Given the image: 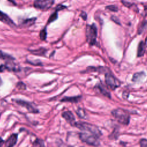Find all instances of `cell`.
<instances>
[{"label":"cell","instance_id":"1","mask_svg":"<svg viewBox=\"0 0 147 147\" xmlns=\"http://www.w3.org/2000/svg\"><path fill=\"white\" fill-rule=\"evenodd\" d=\"M74 125L82 130L90 131L91 133L96 137H99L102 134L101 131L98 127L92 124L84 122H77L75 123Z\"/></svg>","mask_w":147,"mask_h":147},{"label":"cell","instance_id":"2","mask_svg":"<svg viewBox=\"0 0 147 147\" xmlns=\"http://www.w3.org/2000/svg\"><path fill=\"white\" fill-rule=\"evenodd\" d=\"M113 116L121 124L127 125L130 121V115L126 111L122 109H116L111 111Z\"/></svg>","mask_w":147,"mask_h":147},{"label":"cell","instance_id":"3","mask_svg":"<svg viewBox=\"0 0 147 147\" xmlns=\"http://www.w3.org/2000/svg\"><path fill=\"white\" fill-rule=\"evenodd\" d=\"M86 36L87 40L90 45L95 44L97 37V28L94 24L87 26Z\"/></svg>","mask_w":147,"mask_h":147},{"label":"cell","instance_id":"4","mask_svg":"<svg viewBox=\"0 0 147 147\" xmlns=\"http://www.w3.org/2000/svg\"><path fill=\"white\" fill-rule=\"evenodd\" d=\"M79 138L83 142L90 145L97 146L100 144L98 137L94 135H91L85 133H79Z\"/></svg>","mask_w":147,"mask_h":147},{"label":"cell","instance_id":"5","mask_svg":"<svg viewBox=\"0 0 147 147\" xmlns=\"http://www.w3.org/2000/svg\"><path fill=\"white\" fill-rule=\"evenodd\" d=\"M105 82L112 90H115L120 86L119 81L110 73H106L105 74Z\"/></svg>","mask_w":147,"mask_h":147},{"label":"cell","instance_id":"6","mask_svg":"<svg viewBox=\"0 0 147 147\" xmlns=\"http://www.w3.org/2000/svg\"><path fill=\"white\" fill-rule=\"evenodd\" d=\"M54 3L52 0H37L33 3V6L35 8L42 10H46L49 9Z\"/></svg>","mask_w":147,"mask_h":147},{"label":"cell","instance_id":"7","mask_svg":"<svg viewBox=\"0 0 147 147\" xmlns=\"http://www.w3.org/2000/svg\"><path fill=\"white\" fill-rule=\"evenodd\" d=\"M14 102H16L17 104L20 105V106L24 107L25 108H26L29 112L30 113H38V109H37L35 107H34L32 105V103L29 102H26L25 100H21V99H14Z\"/></svg>","mask_w":147,"mask_h":147},{"label":"cell","instance_id":"8","mask_svg":"<svg viewBox=\"0 0 147 147\" xmlns=\"http://www.w3.org/2000/svg\"><path fill=\"white\" fill-rule=\"evenodd\" d=\"M0 21L7 24L13 28L16 26V24L12 21V20L5 13L0 10Z\"/></svg>","mask_w":147,"mask_h":147},{"label":"cell","instance_id":"9","mask_svg":"<svg viewBox=\"0 0 147 147\" xmlns=\"http://www.w3.org/2000/svg\"><path fill=\"white\" fill-rule=\"evenodd\" d=\"M62 117L70 124L74 125L75 124V117L70 111H64L62 113Z\"/></svg>","mask_w":147,"mask_h":147},{"label":"cell","instance_id":"10","mask_svg":"<svg viewBox=\"0 0 147 147\" xmlns=\"http://www.w3.org/2000/svg\"><path fill=\"white\" fill-rule=\"evenodd\" d=\"M17 140V134H11L6 140L5 145L6 147H13L16 144Z\"/></svg>","mask_w":147,"mask_h":147},{"label":"cell","instance_id":"11","mask_svg":"<svg viewBox=\"0 0 147 147\" xmlns=\"http://www.w3.org/2000/svg\"><path fill=\"white\" fill-rule=\"evenodd\" d=\"M81 96H65L64 97L61 101V102H72V103H77L79 102L81 99Z\"/></svg>","mask_w":147,"mask_h":147},{"label":"cell","instance_id":"12","mask_svg":"<svg viewBox=\"0 0 147 147\" xmlns=\"http://www.w3.org/2000/svg\"><path fill=\"white\" fill-rule=\"evenodd\" d=\"M36 20V18H35V17L29 18V19H26L21 22V24L20 25V26H21V27L30 26L31 25H32L34 24Z\"/></svg>","mask_w":147,"mask_h":147},{"label":"cell","instance_id":"13","mask_svg":"<svg viewBox=\"0 0 147 147\" xmlns=\"http://www.w3.org/2000/svg\"><path fill=\"white\" fill-rule=\"evenodd\" d=\"M145 52V45L144 41H141L138 47V51H137V56L141 57L142 56Z\"/></svg>","mask_w":147,"mask_h":147},{"label":"cell","instance_id":"14","mask_svg":"<svg viewBox=\"0 0 147 147\" xmlns=\"http://www.w3.org/2000/svg\"><path fill=\"white\" fill-rule=\"evenodd\" d=\"M145 74L144 72H137L134 74L132 80L134 82H138L141 81L145 78Z\"/></svg>","mask_w":147,"mask_h":147},{"label":"cell","instance_id":"15","mask_svg":"<svg viewBox=\"0 0 147 147\" xmlns=\"http://www.w3.org/2000/svg\"><path fill=\"white\" fill-rule=\"evenodd\" d=\"M0 59L3 60H6L8 62H10L14 60V58L13 56L2 52V51H0Z\"/></svg>","mask_w":147,"mask_h":147},{"label":"cell","instance_id":"16","mask_svg":"<svg viewBox=\"0 0 147 147\" xmlns=\"http://www.w3.org/2000/svg\"><path fill=\"white\" fill-rule=\"evenodd\" d=\"M30 52L35 55H37V56H44L45 55L46 52H47V49L44 48H40L37 49H35V50H31L30 51Z\"/></svg>","mask_w":147,"mask_h":147},{"label":"cell","instance_id":"17","mask_svg":"<svg viewBox=\"0 0 147 147\" xmlns=\"http://www.w3.org/2000/svg\"><path fill=\"white\" fill-rule=\"evenodd\" d=\"M146 27H147V21L144 20L140 25V26L138 29V33L141 34L146 29Z\"/></svg>","mask_w":147,"mask_h":147},{"label":"cell","instance_id":"18","mask_svg":"<svg viewBox=\"0 0 147 147\" xmlns=\"http://www.w3.org/2000/svg\"><path fill=\"white\" fill-rule=\"evenodd\" d=\"M97 88H98V89L99 90V92H100L101 94H102L104 96H107V97H109V98H110V96H111L110 94L103 86H100V85L99 84Z\"/></svg>","mask_w":147,"mask_h":147},{"label":"cell","instance_id":"19","mask_svg":"<svg viewBox=\"0 0 147 147\" xmlns=\"http://www.w3.org/2000/svg\"><path fill=\"white\" fill-rule=\"evenodd\" d=\"M76 113L77 114V115L82 118H85L86 117V111L84 109H82V108H78L76 110Z\"/></svg>","mask_w":147,"mask_h":147},{"label":"cell","instance_id":"20","mask_svg":"<svg viewBox=\"0 0 147 147\" xmlns=\"http://www.w3.org/2000/svg\"><path fill=\"white\" fill-rule=\"evenodd\" d=\"M58 17V14H57V11H55L54 13H53L51 16L50 17H49V19L48 20V23L49 24L52 22H53L54 21L56 20L57 18Z\"/></svg>","mask_w":147,"mask_h":147},{"label":"cell","instance_id":"21","mask_svg":"<svg viewBox=\"0 0 147 147\" xmlns=\"http://www.w3.org/2000/svg\"><path fill=\"white\" fill-rule=\"evenodd\" d=\"M47 29H46V28H45L40 31V39L41 40H45L46 38H47Z\"/></svg>","mask_w":147,"mask_h":147},{"label":"cell","instance_id":"22","mask_svg":"<svg viewBox=\"0 0 147 147\" xmlns=\"http://www.w3.org/2000/svg\"><path fill=\"white\" fill-rule=\"evenodd\" d=\"M34 145L36 146L37 147H44V141L42 140L37 139L34 142Z\"/></svg>","mask_w":147,"mask_h":147},{"label":"cell","instance_id":"23","mask_svg":"<svg viewBox=\"0 0 147 147\" xmlns=\"http://www.w3.org/2000/svg\"><path fill=\"white\" fill-rule=\"evenodd\" d=\"M106 9H107L108 10L112 11H118V7L114 5H109L106 7Z\"/></svg>","mask_w":147,"mask_h":147},{"label":"cell","instance_id":"24","mask_svg":"<svg viewBox=\"0 0 147 147\" xmlns=\"http://www.w3.org/2000/svg\"><path fill=\"white\" fill-rule=\"evenodd\" d=\"M16 86L20 90H25L26 88L25 84H24L23 82H18Z\"/></svg>","mask_w":147,"mask_h":147},{"label":"cell","instance_id":"25","mask_svg":"<svg viewBox=\"0 0 147 147\" xmlns=\"http://www.w3.org/2000/svg\"><path fill=\"white\" fill-rule=\"evenodd\" d=\"M141 147H147V140L141 139L140 141Z\"/></svg>","mask_w":147,"mask_h":147},{"label":"cell","instance_id":"26","mask_svg":"<svg viewBox=\"0 0 147 147\" xmlns=\"http://www.w3.org/2000/svg\"><path fill=\"white\" fill-rule=\"evenodd\" d=\"M66 7H67V6H64V5H61V4H59V5H58L56 7V8H55V11H59V10H63L64 9H65V8H66Z\"/></svg>","mask_w":147,"mask_h":147},{"label":"cell","instance_id":"27","mask_svg":"<svg viewBox=\"0 0 147 147\" xmlns=\"http://www.w3.org/2000/svg\"><path fill=\"white\" fill-rule=\"evenodd\" d=\"M111 20H113V21L114 22H115L116 24H119V25L121 24L119 19H118L117 17H115V16H111Z\"/></svg>","mask_w":147,"mask_h":147},{"label":"cell","instance_id":"28","mask_svg":"<svg viewBox=\"0 0 147 147\" xmlns=\"http://www.w3.org/2000/svg\"><path fill=\"white\" fill-rule=\"evenodd\" d=\"M6 69H7V67L5 64H2L0 65V72H2Z\"/></svg>","mask_w":147,"mask_h":147},{"label":"cell","instance_id":"29","mask_svg":"<svg viewBox=\"0 0 147 147\" xmlns=\"http://www.w3.org/2000/svg\"><path fill=\"white\" fill-rule=\"evenodd\" d=\"M80 17L84 20H86L87 19V14L84 12V11H82L80 14Z\"/></svg>","mask_w":147,"mask_h":147},{"label":"cell","instance_id":"30","mask_svg":"<svg viewBox=\"0 0 147 147\" xmlns=\"http://www.w3.org/2000/svg\"><path fill=\"white\" fill-rule=\"evenodd\" d=\"M121 2L123 3V5L127 7H130L132 4L131 2H129L127 1H121Z\"/></svg>","mask_w":147,"mask_h":147},{"label":"cell","instance_id":"31","mask_svg":"<svg viewBox=\"0 0 147 147\" xmlns=\"http://www.w3.org/2000/svg\"><path fill=\"white\" fill-rule=\"evenodd\" d=\"M3 143H4L3 140L0 137V147H2V146L3 144Z\"/></svg>","mask_w":147,"mask_h":147},{"label":"cell","instance_id":"32","mask_svg":"<svg viewBox=\"0 0 147 147\" xmlns=\"http://www.w3.org/2000/svg\"><path fill=\"white\" fill-rule=\"evenodd\" d=\"M2 79H1V78L0 77V86L2 84Z\"/></svg>","mask_w":147,"mask_h":147},{"label":"cell","instance_id":"33","mask_svg":"<svg viewBox=\"0 0 147 147\" xmlns=\"http://www.w3.org/2000/svg\"><path fill=\"white\" fill-rule=\"evenodd\" d=\"M82 147H83V146H82Z\"/></svg>","mask_w":147,"mask_h":147}]
</instances>
